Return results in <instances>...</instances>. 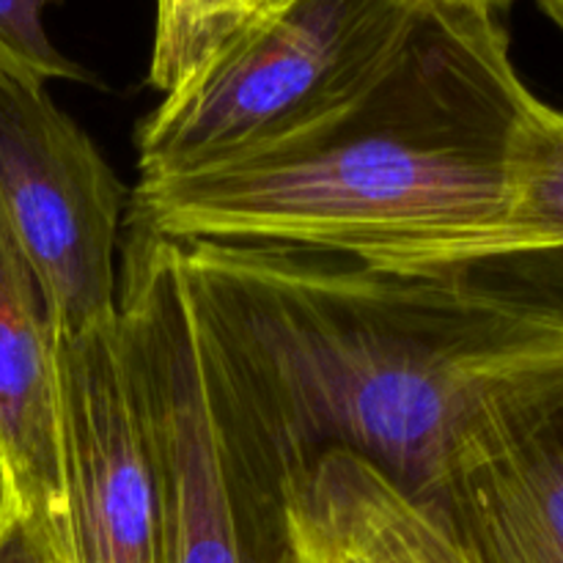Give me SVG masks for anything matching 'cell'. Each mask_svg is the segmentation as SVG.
I'll return each instance as SVG.
<instances>
[{
    "label": "cell",
    "instance_id": "obj_1",
    "mask_svg": "<svg viewBox=\"0 0 563 563\" xmlns=\"http://www.w3.org/2000/svg\"><path fill=\"white\" fill-rule=\"evenodd\" d=\"M179 267L220 418L280 498L344 451L427 504L500 401L563 372V319L471 275L242 242Z\"/></svg>",
    "mask_w": 563,
    "mask_h": 563
},
{
    "label": "cell",
    "instance_id": "obj_2",
    "mask_svg": "<svg viewBox=\"0 0 563 563\" xmlns=\"http://www.w3.org/2000/svg\"><path fill=\"white\" fill-rule=\"evenodd\" d=\"M542 99L493 9L421 0L394 58L324 119L132 187L126 218L185 242L284 245L399 275H473L548 251L520 168Z\"/></svg>",
    "mask_w": 563,
    "mask_h": 563
},
{
    "label": "cell",
    "instance_id": "obj_3",
    "mask_svg": "<svg viewBox=\"0 0 563 563\" xmlns=\"http://www.w3.org/2000/svg\"><path fill=\"white\" fill-rule=\"evenodd\" d=\"M119 341L157 476L165 563H300L286 498L231 440L207 361L179 245L126 220Z\"/></svg>",
    "mask_w": 563,
    "mask_h": 563
},
{
    "label": "cell",
    "instance_id": "obj_4",
    "mask_svg": "<svg viewBox=\"0 0 563 563\" xmlns=\"http://www.w3.org/2000/svg\"><path fill=\"white\" fill-rule=\"evenodd\" d=\"M421 0H289L236 31L137 124V181L280 141L350 102L399 49Z\"/></svg>",
    "mask_w": 563,
    "mask_h": 563
},
{
    "label": "cell",
    "instance_id": "obj_5",
    "mask_svg": "<svg viewBox=\"0 0 563 563\" xmlns=\"http://www.w3.org/2000/svg\"><path fill=\"white\" fill-rule=\"evenodd\" d=\"M126 190L47 86L0 77V218L31 269L55 335L119 317Z\"/></svg>",
    "mask_w": 563,
    "mask_h": 563
},
{
    "label": "cell",
    "instance_id": "obj_6",
    "mask_svg": "<svg viewBox=\"0 0 563 563\" xmlns=\"http://www.w3.org/2000/svg\"><path fill=\"white\" fill-rule=\"evenodd\" d=\"M64 533L47 563H165L157 476L132 399L119 317L55 335Z\"/></svg>",
    "mask_w": 563,
    "mask_h": 563
},
{
    "label": "cell",
    "instance_id": "obj_7",
    "mask_svg": "<svg viewBox=\"0 0 563 563\" xmlns=\"http://www.w3.org/2000/svg\"><path fill=\"white\" fill-rule=\"evenodd\" d=\"M427 506L473 563H563V372L500 401Z\"/></svg>",
    "mask_w": 563,
    "mask_h": 563
},
{
    "label": "cell",
    "instance_id": "obj_8",
    "mask_svg": "<svg viewBox=\"0 0 563 563\" xmlns=\"http://www.w3.org/2000/svg\"><path fill=\"white\" fill-rule=\"evenodd\" d=\"M0 465L44 559L64 533L58 355L38 286L0 218Z\"/></svg>",
    "mask_w": 563,
    "mask_h": 563
},
{
    "label": "cell",
    "instance_id": "obj_9",
    "mask_svg": "<svg viewBox=\"0 0 563 563\" xmlns=\"http://www.w3.org/2000/svg\"><path fill=\"white\" fill-rule=\"evenodd\" d=\"M286 515L300 563H473L432 506L344 451L313 465Z\"/></svg>",
    "mask_w": 563,
    "mask_h": 563
},
{
    "label": "cell",
    "instance_id": "obj_10",
    "mask_svg": "<svg viewBox=\"0 0 563 563\" xmlns=\"http://www.w3.org/2000/svg\"><path fill=\"white\" fill-rule=\"evenodd\" d=\"M526 223L548 231L553 247L476 269L471 278L563 319V110L539 104L520 168Z\"/></svg>",
    "mask_w": 563,
    "mask_h": 563
},
{
    "label": "cell",
    "instance_id": "obj_11",
    "mask_svg": "<svg viewBox=\"0 0 563 563\" xmlns=\"http://www.w3.org/2000/svg\"><path fill=\"white\" fill-rule=\"evenodd\" d=\"M264 14V0H157L148 86H185L236 31Z\"/></svg>",
    "mask_w": 563,
    "mask_h": 563
},
{
    "label": "cell",
    "instance_id": "obj_12",
    "mask_svg": "<svg viewBox=\"0 0 563 563\" xmlns=\"http://www.w3.org/2000/svg\"><path fill=\"white\" fill-rule=\"evenodd\" d=\"M58 0H0V77L47 86L49 80L97 82L77 60L66 58L49 38L44 14Z\"/></svg>",
    "mask_w": 563,
    "mask_h": 563
},
{
    "label": "cell",
    "instance_id": "obj_13",
    "mask_svg": "<svg viewBox=\"0 0 563 563\" xmlns=\"http://www.w3.org/2000/svg\"><path fill=\"white\" fill-rule=\"evenodd\" d=\"M0 563H44L42 550L36 548L33 537L27 533L14 500H11L9 517L0 528Z\"/></svg>",
    "mask_w": 563,
    "mask_h": 563
},
{
    "label": "cell",
    "instance_id": "obj_14",
    "mask_svg": "<svg viewBox=\"0 0 563 563\" xmlns=\"http://www.w3.org/2000/svg\"><path fill=\"white\" fill-rule=\"evenodd\" d=\"M539 9L553 20V25L563 33V0H537Z\"/></svg>",
    "mask_w": 563,
    "mask_h": 563
},
{
    "label": "cell",
    "instance_id": "obj_15",
    "mask_svg": "<svg viewBox=\"0 0 563 563\" xmlns=\"http://www.w3.org/2000/svg\"><path fill=\"white\" fill-rule=\"evenodd\" d=\"M462 3H476V5H487V9L498 11V9H506V5H509L511 0H462Z\"/></svg>",
    "mask_w": 563,
    "mask_h": 563
},
{
    "label": "cell",
    "instance_id": "obj_16",
    "mask_svg": "<svg viewBox=\"0 0 563 563\" xmlns=\"http://www.w3.org/2000/svg\"><path fill=\"white\" fill-rule=\"evenodd\" d=\"M11 493H9V487H5V500H3V506H0V528H3V522H5V517H9V509H11Z\"/></svg>",
    "mask_w": 563,
    "mask_h": 563
},
{
    "label": "cell",
    "instance_id": "obj_17",
    "mask_svg": "<svg viewBox=\"0 0 563 563\" xmlns=\"http://www.w3.org/2000/svg\"><path fill=\"white\" fill-rule=\"evenodd\" d=\"M5 500V476H3V465H0V506Z\"/></svg>",
    "mask_w": 563,
    "mask_h": 563
},
{
    "label": "cell",
    "instance_id": "obj_18",
    "mask_svg": "<svg viewBox=\"0 0 563 563\" xmlns=\"http://www.w3.org/2000/svg\"><path fill=\"white\" fill-rule=\"evenodd\" d=\"M284 3H289V0H264V11L275 9V5H284Z\"/></svg>",
    "mask_w": 563,
    "mask_h": 563
},
{
    "label": "cell",
    "instance_id": "obj_19",
    "mask_svg": "<svg viewBox=\"0 0 563 563\" xmlns=\"http://www.w3.org/2000/svg\"><path fill=\"white\" fill-rule=\"evenodd\" d=\"M44 563H47V561H44Z\"/></svg>",
    "mask_w": 563,
    "mask_h": 563
}]
</instances>
